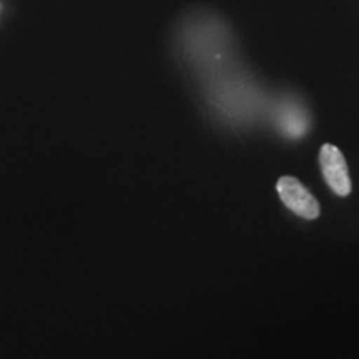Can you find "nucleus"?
Here are the masks:
<instances>
[{"label": "nucleus", "instance_id": "f257e3e1", "mask_svg": "<svg viewBox=\"0 0 359 359\" xmlns=\"http://www.w3.org/2000/svg\"><path fill=\"white\" fill-rule=\"evenodd\" d=\"M276 191L286 208H290L299 218L316 219L320 217V203L296 177H290V175L280 177L276 183Z\"/></svg>", "mask_w": 359, "mask_h": 359}, {"label": "nucleus", "instance_id": "f03ea898", "mask_svg": "<svg viewBox=\"0 0 359 359\" xmlns=\"http://www.w3.org/2000/svg\"><path fill=\"white\" fill-rule=\"evenodd\" d=\"M320 165L327 187L338 196H348L351 193L348 163L338 147L325 143L320 150Z\"/></svg>", "mask_w": 359, "mask_h": 359}]
</instances>
